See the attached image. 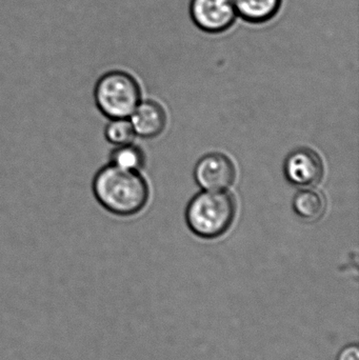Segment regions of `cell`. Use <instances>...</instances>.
<instances>
[{"label": "cell", "mask_w": 359, "mask_h": 360, "mask_svg": "<svg viewBox=\"0 0 359 360\" xmlns=\"http://www.w3.org/2000/svg\"><path fill=\"white\" fill-rule=\"evenodd\" d=\"M92 192L100 207L118 217L136 215L150 197L147 180L138 171L124 170L110 164L93 177Z\"/></svg>", "instance_id": "6da1fadb"}, {"label": "cell", "mask_w": 359, "mask_h": 360, "mask_svg": "<svg viewBox=\"0 0 359 360\" xmlns=\"http://www.w3.org/2000/svg\"><path fill=\"white\" fill-rule=\"evenodd\" d=\"M236 202L225 191H202L193 197L185 210L190 230L204 239L225 234L234 222Z\"/></svg>", "instance_id": "7a4b0ae2"}, {"label": "cell", "mask_w": 359, "mask_h": 360, "mask_svg": "<svg viewBox=\"0 0 359 360\" xmlns=\"http://www.w3.org/2000/svg\"><path fill=\"white\" fill-rule=\"evenodd\" d=\"M93 97L97 109L107 120L129 118L141 103V90L131 74L115 70L97 80Z\"/></svg>", "instance_id": "3957f363"}, {"label": "cell", "mask_w": 359, "mask_h": 360, "mask_svg": "<svg viewBox=\"0 0 359 360\" xmlns=\"http://www.w3.org/2000/svg\"><path fill=\"white\" fill-rule=\"evenodd\" d=\"M190 15L196 27L210 34L227 31L237 18L232 0H191Z\"/></svg>", "instance_id": "277c9868"}, {"label": "cell", "mask_w": 359, "mask_h": 360, "mask_svg": "<svg viewBox=\"0 0 359 360\" xmlns=\"http://www.w3.org/2000/svg\"><path fill=\"white\" fill-rule=\"evenodd\" d=\"M324 172L322 158L309 148L294 150L285 160V176L290 184L301 188H312L320 184Z\"/></svg>", "instance_id": "5b68a950"}, {"label": "cell", "mask_w": 359, "mask_h": 360, "mask_svg": "<svg viewBox=\"0 0 359 360\" xmlns=\"http://www.w3.org/2000/svg\"><path fill=\"white\" fill-rule=\"evenodd\" d=\"M233 162L225 154L209 153L202 156L194 169V179L204 191H225L235 181Z\"/></svg>", "instance_id": "8992f818"}, {"label": "cell", "mask_w": 359, "mask_h": 360, "mask_svg": "<svg viewBox=\"0 0 359 360\" xmlns=\"http://www.w3.org/2000/svg\"><path fill=\"white\" fill-rule=\"evenodd\" d=\"M129 120L135 134L143 139H155L164 132L167 126L164 108L152 101H141Z\"/></svg>", "instance_id": "52a82bcc"}, {"label": "cell", "mask_w": 359, "mask_h": 360, "mask_svg": "<svg viewBox=\"0 0 359 360\" xmlns=\"http://www.w3.org/2000/svg\"><path fill=\"white\" fill-rule=\"evenodd\" d=\"M292 207L299 218L305 221L315 222L326 213V198L320 191L303 188L295 194Z\"/></svg>", "instance_id": "ba28073f"}, {"label": "cell", "mask_w": 359, "mask_h": 360, "mask_svg": "<svg viewBox=\"0 0 359 360\" xmlns=\"http://www.w3.org/2000/svg\"><path fill=\"white\" fill-rule=\"evenodd\" d=\"M237 17L251 23L271 20L280 11L282 0H232Z\"/></svg>", "instance_id": "9c48e42d"}, {"label": "cell", "mask_w": 359, "mask_h": 360, "mask_svg": "<svg viewBox=\"0 0 359 360\" xmlns=\"http://www.w3.org/2000/svg\"><path fill=\"white\" fill-rule=\"evenodd\" d=\"M110 165L129 171L141 170L145 164V155L143 150L133 143L114 147L110 154Z\"/></svg>", "instance_id": "30bf717a"}, {"label": "cell", "mask_w": 359, "mask_h": 360, "mask_svg": "<svg viewBox=\"0 0 359 360\" xmlns=\"http://www.w3.org/2000/svg\"><path fill=\"white\" fill-rule=\"evenodd\" d=\"M105 141L114 147L128 145L134 141V129L129 118H114L109 120L103 131Z\"/></svg>", "instance_id": "8fae6325"}, {"label": "cell", "mask_w": 359, "mask_h": 360, "mask_svg": "<svg viewBox=\"0 0 359 360\" xmlns=\"http://www.w3.org/2000/svg\"><path fill=\"white\" fill-rule=\"evenodd\" d=\"M337 360H359V350L356 345L346 347L339 353Z\"/></svg>", "instance_id": "7c38bea8"}]
</instances>
